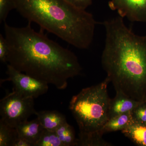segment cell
Wrapping results in <instances>:
<instances>
[{
  "label": "cell",
  "instance_id": "cell-12",
  "mask_svg": "<svg viewBox=\"0 0 146 146\" xmlns=\"http://www.w3.org/2000/svg\"><path fill=\"white\" fill-rule=\"evenodd\" d=\"M122 133L136 145L146 146V125L133 122Z\"/></svg>",
  "mask_w": 146,
  "mask_h": 146
},
{
  "label": "cell",
  "instance_id": "cell-8",
  "mask_svg": "<svg viewBox=\"0 0 146 146\" xmlns=\"http://www.w3.org/2000/svg\"><path fill=\"white\" fill-rule=\"evenodd\" d=\"M140 102L131 98L122 93L116 92L115 98L110 99L108 109V118L131 112Z\"/></svg>",
  "mask_w": 146,
  "mask_h": 146
},
{
  "label": "cell",
  "instance_id": "cell-4",
  "mask_svg": "<svg viewBox=\"0 0 146 146\" xmlns=\"http://www.w3.org/2000/svg\"><path fill=\"white\" fill-rule=\"evenodd\" d=\"M109 82L106 77L97 85L82 89L72 98L69 108L78 125L79 136L104 134L102 129L109 119Z\"/></svg>",
  "mask_w": 146,
  "mask_h": 146
},
{
  "label": "cell",
  "instance_id": "cell-10",
  "mask_svg": "<svg viewBox=\"0 0 146 146\" xmlns=\"http://www.w3.org/2000/svg\"><path fill=\"white\" fill-rule=\"evenodd\" d=\"M35 115L43 128L55 131L61 124L67 121L62 113L56 110H43L36 112Z\"/></svg>",
  "mask_w": 146,
  "mask_h": 146
},
{
  "label": "cell",
  "instance_id": "cell-9",
  "mask_svg": "<svg viewBox=\"0 0 146 146\" xmlns=\"http://www.w3.org/2000/svg\"><path fill=\"white\" fill-rule=\"evenodd\" d=\"M18 136L26 139L34 146L41 137L44 129L37 118L31 121H25L16 128Z\"/></svg>",
  "mask_w": 146,
  "mask_h": 146
},
{
  "label": "cell",
  "instance_id": "cell-3",
  "mask_svg": "<svg viewBox=\"0 0 146 146\" xmlns=\"http://www.w3.org/2000/svg\"><path fill=\"white\" fill-rule=\"evenodd\" d=\"M15 9L29 22L80 49L93 42L96 21L91 13L65 0H13Z\"/></svg>",
  "mask_w": 146,
  "mask_h": 146
},
{
  "label": "cell",
  "instance_id": "cell-13",
  "mask_svg": "<svg viewBox=\"0 0 146 146\" xmlns=\"http://www.w3.org/2000/svg\"><path fill=\"white\" fill-rule=\"evenodd\" d=\"M55 132L63 146L76 145L77 138H76L74 129L67 121L58 128Z\"/></svg>",
  "mask_w": 146,
  "mask_h": 146
},
{
  "label": "cell",
  "instance_id": "cell-20",
  "mask_svg": "<svg viewBox=\"0 0 146 146\" xmlns=\"http://www.w3.org/2000/svg\"><path fill=\"white\" fill-rule=\"evenodd\" d=\"M74 6L86 10L87 7L92 4V0H65Z\"/></svg>",
  "mask_w": 146,
  "mask_h": 146
},
{
  "label": "cell",
  "instance_id": "cell-15",
  "mask_svg": "<svg viewBox=\"0 0 146 146\" xmlns=\"http://www.w3.org/2000/svg\"><path fill=\"white\" fill-rule=\"evenodd\" d=\"M101 133L92 134L87 136H79L77 138V146H110L112 144L106 142L103 138Z\"/></svg>",
  "mask_w": 146,
  "mask_h": 146
},
{
  "label": "cell",
  "instance_id": "cell-18",
  "mask_svg": "<svg viewBox=\"0 0 146 146\" xmlns=\"http://www.w3.org/2000/svg\"><path fill=\"white\" fill-rule=\"evenodd\" d=\"M15 9L13 0H0V23L5 22L11 11Z\"/></svg>",
  "mask_w": 146,
  "mask_h": 146
},
{
  "label": "cell",
  "instance_id": "cell-1",
  "mask_svg": "<svg viewBox=\"0 0 146 146\" xmlns=\"http://www.w3.org/2000/svg\"><path fill=\"white\" fill-rule=\"evenodd\" d=\"M4 27L9 46L7 63L16 70L59 90L67 88L70 78L80 74L82 68L75 54L32 28Z\"/></svg>",
  "mask_w": 146,
  "mask_h": 146
},
{
  "label": "cell",
  "instance_id": "cell-5",
  "mask_svg": "<svg viewBox=\"0 0 146 146\" xmlns=\"http://www.w3.org/2000/svg\"><path fill=\"white\" fill-rule=\"evenodd\" d=\"M34 98L22 96L13 90L0 102L1 120L11 127L16 128L21 123L36 114Z\"/></svg>",
  "mask_w": 146,
  "mask_h": 146
},
{
  "label": "cell",
  "instance_id": "cell-6",
  "mask_svg": "<svg viewBox=\"0 0 146 146\" xmlns=\"http://www.w3.org/2000/svg\"><path fill=\"white\" fill-rule=\"evenodd\" d=\"M6 74L8 78L3 81L11 82L13 90L24 96L35 98L46 93L48 89V84L21 72L8 64Z\"/></svg>",
  "mask_w": 146,
  "mask_h": 146
},
{
  "label": "cell",
  "instance_id": "cell-14",
  "mask_svg": "<svg viewBox=\"0 0 146 146\" xmlns=\"http://www.w3.org/2000/svg\"><path fill=\"white\" fill-rule=\"evenodd\" d=\"M18 136L16 128L11 127L0 120V146H12Z\"/></svg>",
  "mask_w": 146,
  "mask_h": 146
},
{
  "label": "cell",
  "instance_id": "cell-2",
  "mask_svg": "<svg viewBox=\"0 0 146 146\" xmlns=\"http://www.w3.org/2000/svg\"><path fill=\"white\" fill-rule=\"evenodd\" d=\"M101 62L116 92L139 102L146 99V35L134 33L119 16L104 21Z\"/></svg>",
  "mask_w": 146,
  "mask_h": 146
},
{
  "label": "cell",
  "instance_id": "cell-16",
  "mask_svg": "<svg viewBox=\"0 0 146 146\" xmlns=\"http://www.w3.org/2000/svg\"><path fill=\"white\" fill-rule=\"evenodd\" d=\"M35 146H63L55 131L44 129Z\"/></svg>",
  "mask_w": 146,
  "mask_h": 146
},
{
  "label": "cell",
  "instance_id": "cell-7",
  "mask_svg": "<svg viewBox=\"0 0 146 146\" xmlns=\"http://www.w3.org/2000/svg\"><path fill=\"white\" fill-rule=\"evenodd\" d=\"M109 7L132 22H146V0H110Z\"/></svg>",
  "mask_w": 146,
  "mask_h": 146
},
{
  "label": "cell",
  "instance_id": "cell-21",
  "mask_svg": "<svg viewBox=\"0 0 146 146\" xmlns=\"http://www.w3.org/2000/svg\"><path fill=\"white\" fill-rule=\"evenodd\" d=\"M12 146H34V145L26 139L18 136L13 142Z\"/></svg>",
  "mask_w": 146,
  "mask_h": 146
},
{
  "label": "cell",
  "instance_id": "cell-17",
  "mask_svg": "<svg viewBox=\"0 0 146 146\" xmlns=\"http://www.w3.org/2000/svg\"><path fill=\"white\" fill-rule=\"evenodd\" d=\"M133 122L146 125V99L140 102L131 112Z\"/></svg>",
  "mask_w": 146,
  "mask_h": 146
},
{
  "label": "cell",
  "instance_id": "cell-11",
  "mask_svg": "<svg viewBox=\"0 0 146 146\" xmlns=\"http://www.w3.org/2000/svg\"><path fill=\"white\" fill-rule=\"evenodd\" d=\"M133 123L131 112L121 114L108 119L102 129V133L122 131Z\"/></svg>",
  "mask_w": 146,
  "mask_h": 146
},
{
  "label": "cell",
  "instance_id": "cell-19",
  "mask_svg": "<svg viewBox=\"0 0 146 146\" xmlns=\"http://www.w3.org/2000/svg\"><path fill=\"white\" fill-rule=\"evenodd\" d=\"M9 53V46L5 37L0 35V60L2 63H7V56Z\"/></svg>",
  "mask_w": 146,
  "mask_h": 146
}]
</instances>
